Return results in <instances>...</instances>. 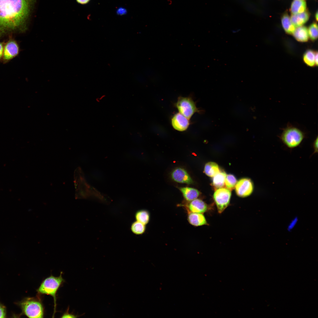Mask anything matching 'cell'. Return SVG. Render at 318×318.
Masks as SVG:
<instances>
[{
	"label": "cell",
	"mask_w": 318,
	"mask_h": 318,
	"mask_svg": "<svg viewBox=\"0 0 318 318\" xmlns=\"http://www.w3.org/2000/svg\"><path fill=\"white\" fill-rule=\"evenodd\" d=\"M37 0H0V32L23 26Z\"/></svg>",
	"instance_id": "cell-1"
},
{
	"label": "cell",
	"mask_w": 318,
	"mask_h": 318,
	"mask_svg": "<svg viewBox=\"0 0 318 318\" xmlns=\"http://www.w3.org/2000/svg\"><path fill=\"white\" fill-rule=\"evenodd\" d=\"M306 137V133L303 131L289 123L282 129L279 136L282 143L291 149L299 146Z\"/></svg>",
	"instance_id": "cell-2"
},
{
	"label": "cell",
	"mask_w": 318,
	"mask_h": 318,
	"mask_svg": "<svg viewBox=\"0 0 318 318\" xmlns=\"http://www.w3.org/2000/svg\"><path fill=\"white\" fill-rule=\"evenodd\" d=\"M40 295L25 298L17 303L24 314L29 318L44 317V308Z\"/></svg>",
	"instance_id": "cell-3"
},
{
	"label": "cell",
	"mask_w": 318,
	"mask_h": 318,
	"mask_svg": "<svg viewBox=\"0 0 318 318\" xmlns=\"http://www.w3.org/2000/svg\"><path fill=\"white\" fill-rule=\"evenodd\" d=\"M62 272H61L60 275L58 277L51 275L46 278L42 281L40 286L37 289L38 294L49 295L53 297L54 304L53 316L56 312L57 293L59 287L65 281L62 277Z\"/></svg>",
	"instance_id": "cell-4"
},
{
	"label": "cell",
	"mask_w": 318,
	"mask_h": 318,
	"mask_svg": "<svg viewBox=\"0 0 318 318\" xmlns=\"http://www.w3.org/2000/svg\"><path fill=\"white\" fill-rule=\"evenodd\" d=\"M175 105L179 113L189 119L195 113L199 111L195 102L189 97H179Z\"/></svg>",
	"instance_id": "cell-5"
},
{
	"label": "cell",
	"mask_w": 318,
	"mask_h": 318,
	"mask_svg": "<svg viewBox=\"0 0 318 318\" xmlns=\"http://www.w3.org/2000/svg\"><path fill=\"white\" fill-rule=\"evenodd\" d=\"M231 196V191L227 188H220L215 191L213 198L219 213H222L228 206Z\"/></svg>",
	"instance_id": "cell-6"
},
{
	"label": "cell",
	"mask_w": 318,
	"mask_h": 318,
	"mask_svg": "<svg viewBox=\"0 0 318 318\" xmlns=\"http://www.w3.org/2000/svg\"><path fill=\"white\" fill-rule=\"evenodd\" d=\"M182 207L187 213L192 212L203 213L208 209L207 205L201 199L196 198L189 201H184L178 205Z\"/></svg>",
	"instance_id": "cell-7"
},
{
	"label": "cell",
	"mask_w": 318,
	"mask_h": 318,
	"mask_svg": "<svg viewBox=\"0 0 318 318\" xmlns=\"http://www.w3.org/2000/svg\"><path fill=\"white\" fill-rule=\"evenodd\" d=\"M236 194L239 196L245 197L251 195L254 189V185L249 178H243L237 182L235 186Z\"/></svg>",
	"instance_id": "cell-8"
},
{
	"label": "cell",
	"mask_w": 318,
	"mask_h": 318,
	"mask_svg": "<svg viewBox=\"0 0 318 318\" xmlns=\"http://www.w3.org/2000/svg\"><path fill=\"white\" fill-rule=\"evenodd\" d=\"M171 121L173 127L180 131L186 130L190 125L189 119L179 112L175 114Z\"/></svg>",
	"instance_id": "cell-9"
},
{
	"label": "cell",
	"mask_w": 318,
	"mask_h": 318,
	"mask_svg": "<svg viewBox=\"0 0 318 318\" xmlns=\"http://www.w3.org/2000/svg\"><path fill=\"white\" fill-rule=\"evenodd\" d=\"M171 175L172 179L177 183L188 184L193 183L190 175L183 168H177L175 169L171 173Z\"/></svg>",
	"instance_id": "cell-10"
},
{
	"label": "cell",
	"mask_w": 318,
	"mask_h": 318,
	"mask_svg": "<svg viewBox=\"0 0 318 318\" xmlns=\"http://www.w3.org/2000/svg\"><path fill=\"white\" fill-rule=\"evenodd\" d=\"M187 219L188 222L191 225L198 227L208 225L206 219L203 213H187Z\"/></svg>",
	"instance_id": "cell-11"
},
{
	"label": "cell",
	"mask_w": 318,
	"mask_h": 318,
	"mask_svg": "<svg viewBox=\"0 0 318 318\" xmlns=\"http://www.w3.org/2000/svg\"><path fill=\"white\" fill-rule=\"evenodd\" d=\"M19 52L17 44L14 41L9 42L6 45L4 51V57L6 60H9L16 56Z\"/></svg>",
	"instance_id": "cell-12"
},
{
	"label": "cell",
	"mask_w": 318,
	"mask_h": 318,
	"mask_svg": "<svg viewBox=\"0 0 318 318\" xmlns=\"http://www.w3.org/2000/svg\"><path fill=\"white\" fill-rule=\"evenodd\" d=\"M309 16V12L306 10L301 13L292 14L290 18L292 23L296 27L302 26L306 23Z\"/></svg>",
	"instance_id": "cell-13"
},
{
	"label": "cell",
	"mask_w": 318,
	"mask_h": 318,
	"mask_svg": "<svg viewBox=\"0 0 318 318\" xmlns=\"http://www.w3.org/2000/svg\"><path fill=\"white\" fill-rule=\"evenodd\" d=\"M185 201H189L197 198L200 195V192L197 189L189 187L179 188Z\"/></svg>",
	"instance_id": "cell-14"
},
{
	"label": "cell",
	"mask_w": 318,
	"mask_h": 318,
	"mask_svg": "<svg viewBox=\"0 0 318 318\" xmlns=\"http://www.w3.org/2000/svg\"><path fill=\"white\" fill-rule=\"evenodd\" d=\"M297 27L293 33L295 39L300 42H307L309 37L307 28L304 26Z\"/></svg>",
	"instance_id": "cell-15"
},
{
	"label": "cell",
	"mask_w": 318,
	"mask_h": 318,
	"mask_svg": "<svg viewBox=\"0 0 318 318\" xmlns=\"http://www.w3.org/2000/svg\"><path fill=\"white\" fill-rule=\"evenodd\" d=\"M282 27L286 33L293 34L296 27L292 23L290 18L287 13L284 14L281 18Z\"/></svg>",
	"instance_id": "cell-16"
},
{
	"label": "cell",
	"mask_w": 318,
	"mask_h": 318,
	"mask_svg": "<svg viewBox=\"0 0 318 318\" xmlns=\"http://www.w3.org/2000/svg\"><path fill=\"white\" fill-rule=\"evenodd\" d=\"M306 3L303 0H294L290 9L292 14L301 13L306 10Z\"/></svg>",
	"instance_id": "cell-17"
},
{
	"label": "cell",
	"mask_w": 318,
	"mask_h": 318,
	"mask_svg": "<svg viewBox=\"0 0 318 318\" xmlns=\"http://www.w3.org/2000/svg\"><path fill=\"white\" fill-rule=\"evenodd\" d=\"M135 218L136 221L146 225L149 222L150 218L149 212L145 209L138 211L135 214Z\"/></svg>",
	"instance_id": "cell-18"
},
{
	"label": "cell",
	"mask_w": 318,
	"mask_h": 318,
	"mask_svg": "<svg viewBox=\"0 0 318 318\" xmlns=\"http://www.w3.org/2000/svg\"><path fill=\"white\" fill-rule=\"evenodd\" d=\"M220 172L219 166L215 163L209 162L205 165L204 172L208 176L213 177Z\"/></svg>",
	"instance_id": "cell-19"
},
{
	"label": "cell",
	"mask_w": 318,
	"mask_h": 318,
	"mask_svg": "<svg viewBox=\"0 0 318 318\" xmlns=\"http://www.w3.org/2000/svg\"><path fill=\"white\" fill-rule=\"evenodd\" d=\"M226 175L224 172H220L213 177L212 184L217 188H223L225 185Z\"/></svg>",
	"instance_id": "cell-20"
},
{
	"label": "cell",
	"mask_w": 318,
	"mask_h": 318,
	"mask_svg": "<svg viewBox=\"0 0 318 318\" xmlns=\"http://www.w3.org/2000/svg\"><path fill=\"white\" fill-rule=\"evenodd\" d=\"M130 229L132 232L134 234L140 235L145 232L146 227L145 225L136 221L132 223Z\"/></svg>",
	"instance_id": "cell-21"
},
{
	"label": "cell",
	"mask_w": 318,
	"mask_h": 318,
	"mask_svg": "<svg viewBox=\"0 0 318 318\" xmlns=\"http://www.w3.org/2000/svg\"><path fill=\"white\" fill-rule=\"evenodd\" d=\"M315 52L312 50L309 49L304 54L303 59L304 62L307 65L313 67L315 65L314 58Z\"/></svg>",
	"instance_id": "cell-22"
},
{
	"label": "cell",
	"mask_w": 318,
	"mask_h": 318,
	"mask_svg": "<svg viewBox=\"0 0 318 318\" xmlns=\"http://www.w3.org/2000/svg\"><path fill=\"white\" fill-rule=\"evenodd\" d=\"M309 37L312 41L316 40L318 37V25L315 22L312 24L308 29Z\"/></svg>",
	"instance_id": "cell-23"
},
{
	"label": "cell",
	"mask_w": 318,
	"mask_h": 318,
	"mask_svg": "<svg viewBox=\"0 0 318 318\" xmlns=\"http://www.w3.org/2000/svg\"><path fill=\"white\" fill-rule=\"evenodd\" d=\"M237 182V180L233 175L228 174L226 175L225 185L227 189L232 190L234 188Z\"/></svg>",
	"instance_id": "cell-24"
},
{
	"label": "cell",
	"mask_w": 318,
	"mask_h": 318,
	"mask_svg": "<svg viewBox=\"0 0 318 318\" xmlns=\"http://www.w3.org/2000/svg\"><path fill=\"white\" fill-rule=\"evenodd\" d=\"M6 309L5 307L0 302V318L6 317Z\"/></svg>",
	"instance_id": "cell-25"
},
{
	"label": "cell",
	"mask_w": 318,
	"mask_h": 318,
	"mask_svg": "<svg viewBox=\"0 0 318 318\" xmlns=\"http://www.w3.org/2000/svg\"><path fill=\"white\" fill-rule=\"evenodd\" d=\"M318 137L317 136L312 144V146L314 150V154L317 153L318 152Z\"/></svg>",
	"instance_id": "cell-26"
},
{
	"label": "cell",
	"mask_w": 318,
	"mask_h": 318,
	"mask_svg": "<svg viewBox=\"0 0 318 318\" xmlns=\"http://www.w3.org/2000/svg\"><path fill=\"white\" fill-rule=\"evenodd\" d=\"M77 317V316H76V315L69 313L68 310L64 313L61 317L62 318H75Z\"/></svg>",
	"instance_id": "cell-27"
},
{
	"label": "cell",
	"mask_w": 318,
	"mask_h": 318,
	"mask_svg": "<svg viewBox=\"0 0 318 318\" xmlns=\"http://www.w3.org/2000/svg\"><path fill=\"white\" fill-rule=\"evenodd\" d=\"M90 0H76V2L78 4L85 5L87 4Z\"/></svg>",
	"instance_id": "cell-28"
},
{
	"label": "cell",
	"mask_w": 318,
	"mask_h": 318,
	"mask_svg": "<svg viewBox=\"0 0 318 318\" xmlns=\"http://www.w3.org/2000/svg\"><path fill=\"white\" fill-rule=\"evenodd\" d=\"M126 12V10L123 8H120L118 9L117 11V12L118 14L120 15H123L125 14Z\"/></svg>",
	"instance_id": "cell-29"
},
{
	"label": "cell",
	"mask_w": 318,
	"mask_h": 318,
	"mask_svg": "<svg viewBox=\"0 0 318 318\" xmlns=\"http://www.w3.org/2000/svg\"><path fill=\"white\" fill-rule=\"evenodd\" d=\"M315 65L317 66L318 65V52H316L315 55Z\"/></svg>",
	"instance_id": "cell-30"
},
{
	"label": "cell",
	"mask_w": 318,
	"mask_h": 318,
	"mask_svg": "<svg viewBox=\"0 0 318 318\" xmlns=\"http://www.w3.org/2000/svg\"><path fill=\"white\" fill-rule=\"evenodd\" d=\"M3 52V48L2 44L0 43V58L1 57Z\"/></svg>",
	"instance_id": "cell-31"
},
{
	"label": "cell",
	"mask_w": 318,
	"mask_h": 318,
	"mask_svg": "<svg viewBox=\"0 0 318 318\" xmlns=\"http://www.w3.org/2000/svg\"><path fill=\"white\" fill-rule=\"evenodd\" d=\"M315 19L317 21H318V12H317L315 15Z\"/></svg>",
	"instance_id": "cell-32"
}]
</instances>
